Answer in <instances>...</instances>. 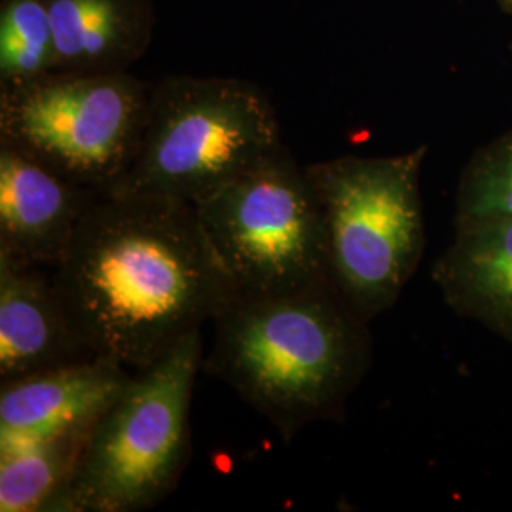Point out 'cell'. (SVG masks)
<instances>
[{
    "label": "cell",
    "mask_w": 512,
    "mask_h": 512,
    "mask_svg": "<svg viewBox=\"0 0 512 512\" xmlns=\"http://www.w3.org/2000/svg\"><path fill=\"white\" fill-rule=\"evenodd\" d=\"M50 274L84 346L131 372L238 294L196 207L143 194L99 192Z\"/></svg>",
    "instance_id": "6da1fadb"
},
{
    "label": "cell",
    "mask_w": 512,
    "mask_h": 512,
    "mask_svg": "<svg viewBox=\"0 0 512 512\" xmlns=\"http://www.w3.org/2000/svg\"><path fill=\"white\" fill-rule=\"evenodd\" d=\"M213 325L203 368L285 442L313 421L342 420L372 365L370 323L330 279L281 293H238Z\"/></svg>",
    "instance_id": "7a4b0ae2"
},
{
    "label": "cell",
    "mask_w": 512,
    "mask_h": 512,
    "mask_svg": "<svg viewBox=\"0 0 512 512\" xmlns=\"http://www.w3.org/2000/svg\"><path fill=\"white\" fill-rule=\"evenodd\" d=\"M202 330L135 370L88 433L71 480L48 512H139L171 494L192 452L190 408Z\"/></svg>",
    "instance_id": "3957f363"
},
{
    "label": "cell",
    "mask_w": 512,
    "mask_h": 512,
    "mask_svg": "<svg viewBox=\"0 0 512 512\" xmlns=\"http://www.w3.org/2000/svg\"><path fill=\"white\" fill-rule=\"evenodd\" d=\"M281 148L274 103L253 82L169 76L154 84L137 156L109 192L196 205Z\"/></svg>",
    "instance_id": "277c9868"
},
{
    "label": "cell",
    "mask_w": 512,
    "mask_h": 512,
    "mask_svg": "<svg viewBox=\"0 0 512 512\" xmlns=\"http://www.w3.org/2000/svg\"><path fill=\"white\" fill-rule=\"evenodd\" d=\"M425 156L427 147H418L306 167L325 224L330 281L368 323L397 304L423 258Z\"/></svg>",
    "instance_id": "5b68a950"
},
{
    "label": "cell",
    "mask_w": 512,
    "mask_h": 512,
    "mask_svg": "<svg viewBox=\"0 0 512 512\" xmlns=\"http://www.w3.org/2000/svg\"><path fill=\"white\" fill-rule=\"evenodd\" d=\"M154 84L129 73L52 71L0 84V143L109 192L133 164Z\"/></svg>",
    "instance_id": "8992f818"
},
{
    "label": "cell",
    "mask_w": 512,
    "mask_h": 512,
    "mask_svg": "<svg viewBox=\"0 0 512 512\" xmlns=\"http://www.w3.org/2000/svg\"><path fill=\"white\" fill-rule=\"evenodd\" d=\"M239 294L330 279L325 224L306 167L287 147L194 205Z\"/></svg>",
    "instance_id": "52a82bcc"
},
{
    "label": "cell",
    "mask_w": 512,
    "mask_h": 512,
    "mask_svg": "<svg viewBox=\"0 0 512 512\" xmlns=\"http://www.w3.org/2000/svg\"><path fill=\"white\" fill-rule=\"evenodd\" d=\"M97 194L0 143V251L54 268Z\"/></svg>",
    "instance_id": "ba28073f"
},
{
    "label": "cell",
    "mask_w": 512,
    "mask_h": 512,
    "mask_svg": "<svg viewBox=\"0 0 512 512\" xmlns=\"http://www.w3.org/2000/svg\"><path fill=\"white\" fill-rule=\"evenodd\" d=\"M131 374L110 359L92 357L2 382L0 448L90 429Z\"/></svg>",
    "instance_id": "9c48e42d"
},
{
    "label": "cell",
    "mask_w": 512,
    "mask_h": 512,
    "mask_svg": "<svg viewBox=\"0 0 512 512\" xmlns=\"http://www.w3.org/2000/svg\"><path fill=\"white\" fill-rule=\"evenodd\" d=\"M92 357L67 317L52 274L0 251L2 382Z\"/></svg>",
    "instance_id": "30bf717a"
},
{
    "label": "cell",
    "mask_w": 512,
    "mask_h": 512,
    "mask_svg": "<svg viewBox=\"0 0 512 512\" xmlns=\"http://www.w3.org/2000/svg\"><path fill=\"white\" fill-rule=\"evenodd\" d=\"M431 275L450 310L512 344V219L456 217Z\"/></svg>",
    "instance_id": "8fae6325"
},
{
    "label": "cell",
    "mask_w": 512,
    "mask_h": 512,
    "mask_svg": "<svg viewBox=\"0 0 512 512\" xmlns=\"http://www.w3.org/2000/svg\"><path fill=\"white\" fill-rule=\"evenodd\" d=\"M57 69L128 73L147 55L156 29L152 0H46Z\"/></svg>",
    "instance_id": "7c38bea8"
},
{
    "label": "cell",
    "mask_w": 512,
    "mask_h": 512,
    "mask_svg": "<svg viewBox=\"0 0 512 512\" xmlns=\"http://www.w3.org/2000/svg\"><path fill=\"white\" fill-rule=\"evenodd\" d=\"M90 429L0 448V511L48 512L71 480Z\"/></svg>",
    "instance_id": "4fadbf2b"
},
{
    "label": "cell",
    "mask_w": 512,
    "mask_h": 512,
    "mask_svg": "<svg viewBox=\"0 0 512 512\" xmlns=\"http://www.w3.org/2000/svg\"><path fill=\"white\" fill-rule=\"evenodd\" d=\"M57 69L46 0L0 2V84L33 80Z\"/></svg>",
    "instance_id": "5bb4252c"
},
{
    "label": "cell",
    "mask_w": 512,
    "mask_h": 512,
    "mask_svg": "<svg viewBox=\"0 0 512 512\" xmlns=\"http://www.w3.org/2000/svg\"><path fill=\"white\" fill-rule=\"evenodd\" d=\"M456 217L512 219V131L478 148L458 188Z\"/></svg>",
    "instance_id": "9a60e30c"
},
{
    "label": "cell",
    "mask_w": 512,
    "mask_h": 512,
    "mask_svg": "<svg viewBox=\"0 0 512 512\" xmlns=\"http://www.w3.org/2000/svg\"><path fill=\"white\" fill-rule=\"evenodd\" d=\"M499 6H501V10H503L507 16H511L512 18V0H499Z\"/></svg>",
    "instance_id": "2e32d148"
}]
</instances>
